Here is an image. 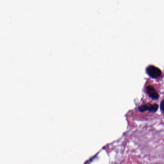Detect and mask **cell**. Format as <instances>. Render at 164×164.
Returning a JSON list of instances; mask_svg holds the SVG:
<instances>
[{
  "mask_svg": "<svg viewBox=\"0 0 164 164\" xmlns=\"http://www.w3.org/2000/svg\"><path fill=\"white\" fill-rule=\"evenodd\" d=\"M146 72L148 74L153 78H157L161 75V70L159 68L154 66H149L146 68Z\"/></svg>",
  "mask_w": 164,
  "mask_h": 164,
  "instance_id": "obj_1",
  "label": "cell"
},
{
  "mask_svg": "<svg viewBox=\"0 0 164 164\" xmlns=\"http://www.w3.org/2000/svg\"><path fill=\"white\" fill-rule=\"evenodd\" d=\"M158 109V105L156 103H154V105H152L151 103H146L145 105H142L139 107V111L141 112L149 111V112L155 113L157 111Z\"/></svg>",
  "mask_w": 164,
  "mask_h": 164,
  "instance_id": "obj_2",
  "label": "cell"
},
{
  "mask_svg": "<svg viewBox=\"0 0 164 164\" xmlns=\"http://www.w3.org/2000/svg\"><path fill=\"white\" fill-rule=\"evenodd\" d=\"M146 91L147 92L148 94L152 99L157 100L159 97L158 94L156 91L154 87L152 86H148L147 87H146Z\"/></svg>",
  "mask_w": 164,
  "mask_h": 164,
  "instance_id": "obj_3",
  "label": "cell"
},
{
  "mask_svg": "<svg viewBox=\"0 0 164 164\" xmlns=\"http://www.w3.org/2000/svg\"><path fill=\"white\" fill-rule=\"evenodd\" d=\"M160 109L162 112L164 113V99L162 101L160 104Z\"/></svg>",
  "mask_w": 164,
  "mask_h": 164,
  "instance_id": "obj_4",
  "label": "cell"
}]
</instances>
